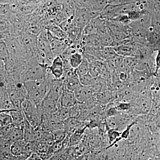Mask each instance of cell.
Listing matches in <instances>:
<instances>
[{
    "label": "cell",
    "instance_id": "cell-14",
    "mask_svg": "<svg viewBox=\"0 0 160 160\" xmlns=\"http://www.w3.org/2000/svg\"><path fill=\"white\" fill-rule=\"evenodd\" d=\"M5 139L8 140L11 144L18 140L24 139V128L14 125V127Z\"/></svg>",
    "mask_w": 160,
    "mask_h": 160
},
{
    "label": "cell",
    "instance_id": "cell-12",
    "mask_svg": "<svg viewBox=\"0 0 160 160\" xmlns=\"http://www.w3.org/2000/svg\"><path fill=\"white\" fill-rule=\"evenodd\" d=\"M35 128L31 125L25 119L24 126V140L26 142H34L38 137V133Z\"/></svg>",
    "mask_w": 160,
    "mask_h": 160
},
{
    "label": "cell",
    "instance_id": "cell-22",
    "mask_svg": "<svg viewBox=\"0 0 160 160\" xmlns=\"http://www.w3.org/2000/svg\"><path fill=\"white\" fill-rule=\"evenodd\" d=\"M155 73H157L160 69V50L158 51L157 54L155 58Z\"/></svg>",
    "mask_w": 160,
    "mask_h": 160
},
{
    "label": "cell",
    "instance_id": "cell-11",
    "mask_svg": "<svg viewBox=\"0 0 160 160\" xmlns=\"http://www.w3.org/2000/svg\"><path fill=\"white\" fill-rule=\"evenodd\" d=\"M26 142L24 139L18 140L11 144L10 150L15 157H23Z\"/></svg>",
    "mask_w": 160,
    "mask_h": 160
},
{
    "label": "cell",
    "instance_id": "cell-13",
    "mask_svg": "<svg viewBox=\"0 0 160 160\" xmlns=\"http://www.w3.org/2000/svg\"><path fill=\"white\" fill-rule=\"evenodd\" d=\"M38 38L32 35L26 34L23 36L22 39V46L29 51L33 50L38 47Z\"/></svg>",
    "mask_w": 160,
    "mask_h": 160
},
{
    "label": "cell",
    "instance_id": "cell-16",
    "mask_svg": "<svg viewBox=\"0 0 160 160\" xmlns=\"http://www.w3.org/2000/svg\"><path fill=\"white\" fill-rule=\"evenodd\" d=\"M9 51L7 44L3 40L1 41V61L6 65L9 62Z\"/></svg>",
    "mask_w": 160,
    "mask_h": 160
},
{
    "label": "cell",
    "instance_id": "cell-18",
    "mask_svg": "<svg viewBox=\"0 0 160 160\" xmlns=\"http://www.w3.org/2000/svg\"><path fill=\"white\" fill-rule=\"evenodd\" d=\"M75 70L77 74L78 75L79 77L89 73V66L87 61L83 60L82 62L78 68L75 69Z\"/></svg>",
    "mask_w": 160,
    "mask_h": 160
},
{
    "label": "cell",
    "instance_id": "cell-2",
    "mask_svg": "<svg viewBox=\"0 0 160 160\" xmlns=\"http://www.w3.org/2000/svg\"><path fill=\"white\" fill-rule=\"evenodd\" d=\"M22 109L26 120L32 126L37 129L41 121V115L38 105L26 98L22 103Z\"/></svg>",
    "mask_w": 160,
    "mask_h": 160
},
{
    "label": "cell",
    "instance_id": "cell-21",
    "mask_svg": "<svg viewBox=\"0 0 160 160\" xmlns=\"http://www.w3.org/2000/svg\"><path fill=\"white\" fill-rule=\"evenodd\" d=\"M108 129V136L110 145L114 142L121 136L122 132L112 129Z\"/></svg>",
    "mask_w": 160,
    "mask_h": 160
},
{
    "label": "cell",
    "instance_id": "cell-24",
    "mask_svg": "<svg viewBox=\"0 0 160 160\" xmlns=\"http://www.w3.org/2000/svg\"><path fill=\"white\" fill-rule=\"evenodd\" d=\"M10 160H23V157H17L13 156Z\"/></svg>",
    "mask_w": 160,
    "mask_h": 160
},
{
    "label": "cell",
    "instance_id": "cell-7",
    "mask_svg": "<svg viewBox=\"0 0 160 160\" xmlns=\"http://www.w3.org/2000/svg\"><path fill=\"white\" fill-rule=\"evenodd\" d=\"M58 103L60 106L67 108H72L79 103L74 92L66 89L65 86Z\"/></svg>",
    "mask_w": 160,
    "mask_h": 160
},
{
    "label": "cell",
    "instance_id": "cell-9",
    "mask_svg": "<svg viewBox=\"0 0 160 160\" xmlns=\"http://www.w3.org/2000/svg\"><path fill=\"white\" fill-rule=\"evenodd\" d=\"M93 89L91 86H82L77 91L75 92L79 102L83 103L88 102L92 97Z\"/></svg>",
    "mask_w": 160,
    "mask_h": 160
},
{
    "label": "cell",
    "instance_id": "cell-15",
    "mask_svg": "<svg viewBox=\"0 0 160 160\" xmlns=\"http://www.w3.org/2000/svg\"><path fill=\"white\" fill-rule=\"evenodd\" d=\"M83 60L84 59L80 52L77 51L69 56L68 62L71 68L75 69L82 64Z\"/></svg>",
    "mask_w": 160,
    "mask_h": 160
},
{
    "label": "cell",
    "instance_id": "cell-1",
    "mask_svg": "<svg viewBox=\"0 0 160 160\" xmlns=\"http://www.w3.org/2000/svg\"><path fill=\"white\" fill-rule=\"evenodd\" d=\"M27 98L38 105L44 99L48 91V79L47 77L40 79L23 82Z\"/></svg>",
    "mask_w": 160,
    "mask_h": 160
},
{
    "label": "cell",
    "instance_id": "cell-5",
    "mask_svg": "<svg viewBox=\"0 0 160 160\" xmlns=\"http://www.w3.org/2000/svg\"><path fill=\"white\" fill-rule=\"evenodd\" d=\"M58 101L46 96L38 105L41 117L43 115L52 116L55 114L59 107Z\"/></svg>",
    "mask_w": 160,
    "mask_h": 160
},
{
    "label": "cell",
    "instance_id": "cell-23",
    "mask_svg": "<svg viewBox=\"0 0 160 160\" xmlns=\"http://www.w3.org/2000/svg\"><path fill=\"white\" fill-rule=\"evenodd\" d=\"M13 0H1V4L2 5H7L12 4Z\"/></svg>",
    "mask_w": 160,
    "mask_h": 160
},
{
    "label": "cell",
    "instance_id": "cell-19",
    "mask_svg": "<svg viewBox=\"0 0 160 160\" xmlns=\"http://www.w3.org/2000/svg\"><path fill=\"white\" fill-rule=\"evenodd\" d=\"M52 132L55 142H62L66 139V132L65 129H58Z\"/></svg>",
    "mask_w": 160,
    "mask_h": 160
},
{
    "label": "cell",
    "instance_id": "cell-3",
    "mask_svg": "<svg viewBox=\"0 0 160 160\" xmlns=\"http://www.w3.org/2000/svg\"><path fill=\"white\" fill-rule=\"evenodd\" d=\"M130 103L131 106V112L135 115L148 114L152 106L151 97L148 94L138 96Z\"/></svg>",
    "mask_w": 160,
    "mask_h": 160
},
{
    "label": "cell",
    "instance_id": "cell-8",
    "mask_svg": "<svg viewBox=\"0 0 160 160\" xmlns=\"http://www.w3.org/2000/svg\"><path fill=\"white\" fill-rule=\"evenodd\" d=\"M0 99L1 110L8 111L15 109L14 105L9 97L6 86H1Z\"/></svg>",
    "mask_w": 160,
    "mask_h": 160
},
{
    "label": "cell",
    "instance_id": "cell-4",
    "mask_svg": "<svg viewBox=\"0 0 160 160\" xmlns=\"http://www.w3.org/2000/svg\"><path fill=\"white\" fill-rule=\"evenodd\" d=\"M94 18L92 12L84 7H77L75 10L72 22L75 27L84 29L92 19Z\"/></svg>",
    "mask_w": 160,
    "mask_h": 160
},
{
    "label": "cell",
    "instance_id": "cell-20",
    "mask_svg": "<svg viewBox=\"0 0 160 160\" xmlns=\"http://www.w3.org/2000/svg\"><path fill=\"white\" fill-rule=\"evenodd\" d=\"M79 79L83 86H91L94 83V79L90 72L80 77Z\"/></svg>",
    "mask_w": 160,
    "mask_h": 160
},
{
    "label": "cell",
    "instance_id": "cell-10",
    "mask_svg": "<svg viewBox=\"0 0 160 160\" xmlns=\"http://www.w3.org/2000/svg\"><path fill=\"white\" fill-rule=\"evenodd\" d=\"M7 112L12 118V124L18 127L24 128L25 118L22 109H15Z\"/></svg>",
    "mask_w": 160,
    "mask_h": 160
},
{
    "label": "cell",
    "instance_id": "cell-6",
    "mask_svg": "<svg viewBox=\"0 0 160 160\" xmlns=\"http://www.w3.org/2000/svg\"><path fill=\"white\" fill-rule=\"evenodd\" d=\"M48 69L54 78L63 79L65 72V66L62 56H56L48 67Z\"/></svg>",
    "mask_w": 160,
    "mask_h": 160
},
{
    "label": "cell",
    "instance_id": "cell-17",
    "mask_svg": "<svg viewBox=\"0 0 160 160\" xmlns=\"http://www.w3.org/2000/svg\"><path fill=\"white\" fill-rule=\"evenodd\" d=\"M12 124V118L9 112L7 111L1 110L0 127H3Z\"/></svg>",
    "mask_w": 160,
    "mask_h": 160
}]
</instances>
